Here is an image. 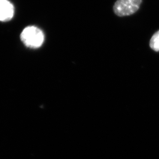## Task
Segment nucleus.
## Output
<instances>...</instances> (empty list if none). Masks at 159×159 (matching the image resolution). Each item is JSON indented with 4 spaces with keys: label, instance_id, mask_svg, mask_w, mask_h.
I'll return each instance as SVG.
<instances>
[{
    "label": "nucleus",
    "instance_id": "f257e3e1",
    "mask_svg": "<svg viewBox=\"0 0 159 159\" xmlns=\"http://www.w3.org/2000/svg\"><path fill=\"white\" fill-rule=\"evenodd\" d=\"M42 30L34 26H27L23 30L20 35L21 40L26 47L31 48H39L44 41Z\"/></svg>",
    "mask_w": 159,
    "mask_h": 159
},
{
    "label": "nucleus",
    "instance_id": "f03ea898",
    "mask_svg": "<svg viewBox=\"0 0 159 159\" xmlns=\"http://www.w3.org/2000/svg\"><path fill=\"white\" fill-rule=\"evenodd\" d=\"M142 0H117L114 4V13L118 17L131 15L140 8Z\"/></svg>",
    "mask_w": 159,
    "mask_h": 159
},
{
    "label": "nucleus",
    "instance_id": "7ed1b4c3",
    "mask_svg": "<svg viewBox=\"0 0 159 159\" xmlns=\"http://www.w3.org/2000/svg\"><path fill=\"white\" fill-rule=\"evenodd\" d=\"M14 15V7L8 0H0V21H10Z\"/></svg>",
    "mask_w": 159,
    "mask_h": 159
},
{
    "label": "nucleus",
    "instance_id": "20e7f679",
    "mask_svg": "<svg viewBox=\"0 0 159 159\" xmlns=\"http://www.w3.org/2000/svg\"><path fill=\"white\" fill-rule=\"evenodd\" d=\"M149 46L152 50L159 51V30L156 32L150 39Z\"/></svg>",
    "mask_w": 159,
    "mask_h": 159
}]
</instances>
